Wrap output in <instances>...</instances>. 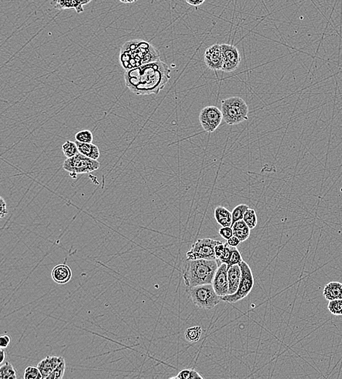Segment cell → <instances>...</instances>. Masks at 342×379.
<instances>
[{
	"instance_id": "obj_1",
	"label": "cell",
	"mask_w": 342,
	"mask_h": 379,
	"mask_svg": "<svg viewBox=\"0 0 342 379\" xmlns=\"http://www.w3.org/2000/svg\"><path fill=\"white\" fill-rule=\"evenodd\" d=\"M170 73L171 70L167 63L159 60L127 69L124 73L125 84L136 95L158 94L170 81Z\"/></svg>"
},
{
	"instance_id": "obj_2",
	"label": "cell",
	"mask_w": 342,
	"mask_h": 379,
	"mask_svg": "<svg viewBox=\"0 0 342 379\" xmlns=\"http://www.w3.org/2000/svg\"><path fill=\"white\" fill-rule=\"evenodd\" d=\"M160 60L159 51L142 40L126 42L120 49V62L123 69H131Z\"/></svg>"
},
{
	"instance_id": "obj_3",
	"label": "cell",
	"mask_w": 342,
	"mask_h": 379,
	"mask_svg": "<svg viewBox=\"0 0 342 379\" xmlns=\"http://www.w3.org/2000/svg\"><path fill=\"white\" fill-rule=\"evenodd\" d=\"M219 264L216 260H188L182 269V277L187 287L212 284Z\"/></svg>"
},
{
	"instance_id": "obj_4",
	"label": "cell",
	"mask_w": 342,
	"mask_h": 379,
	"mask_svg": "<svg viewBox=\"0 0 342 379\" xmlns=\"http://www.w3.org/2000/svg\"><path fill=\"white\" fill-rule=\"evenodd\" d=\"M224 121L233 126L248 120L249 107L241 97H233L221 102Z\"/></svg>"
},
{
	"instance_id": "obj_5",
	"label": "cell",
	"mask_w": 342,
	"mask_h": 379,
	"mask_svg": "<svg viewBox=\"0 0 342 379\" xmlns=\"http://www.w3.org/2000/svg\"><path fill=\"white\" fill-rule=\"evenodd\" d=\"M186 291L193 304L199 309H213L222 301L221 297L216 293L212 284L187 287Z\"/></svg>"
},
{
	"instance_id": "obj_6",
	"label": "cell",
	"mask_w": 342,
	"mask_h": 379,
	"mask_svg": "<svg viewBox=\"0 0 342 379\" xmlns=\"http://www.w3.org/2000/svg\"><path fill=\"white\" fill-rule=\"evenodd\" d=\"M100 167V162L97 160L90 159L80 153L73 157L66 159L63 163V169L73 178L77 177V174H89L97 171Z\"/></svg>"
},
{
	"instance_id": "obj_7",
	"label": "cell",
	"mask_w": 342,
	"mask_h": 379,
	"mask_svg": "<svg viewBox=\"0 0 342 379\" xmlns=\"http://www.w3.org/2000/svg\"><path fill=\"white\" fill-rule=\"evenodd\" d=\"M239 265L241 270V278L239 288L234 294L227 295L221 298L222 301L228 303H237L244 299L251 292L254 287L253 271L250 266L244 261Z\"/></svg>"
},
{
	"instance_id": "obj_8",
	"label": "cell",
	"mask_w": 342,
	"mask_h": 379,
	"mask_svg": "<svg viewBox=\"0 0 342 379\" xmlns=\"http://www.w3.org/2000/svg\"><path fill=\"white\" fill-rule=\"evenodd\" d=\"M221 241L214 239H198L193 243L189 251L187 252L186 257L188 260H216L215 248L217 244Z\"/></svg>"
},
{
	"instance_id": "obj_9",
	"label": "cell",
	"mask_w": 342,
	"mask_h": 379,
	"mask_svg": "<svg viewBox=\"0 0 342 379\" xmlns=\"http://www.w3.org/2000/svg\"><path fill=\"white\" fill-rule=\"evenodd\" d=\"M199 118L201 126L204 131L213 133L222 123L224 117L219 108L216 106H208L201 110Z\"/></svg>"
},
{
	"instance_id": "obj_10",
	"label": "cell",
	"mask_w": 342,
	"mask_h": 379,
	"mask_svg": "<svg viewBox=\"0 0 342 379\" xmlns=\"http://www.w3.org/2000/svg\"><path fill=\"white\" fill-rule=\"evenodd\" d=\"M224 66L222 71L225 72H234L241 63V56L237 48L233 45L221 44Z\"/></svg>"
},
{
	"instance_id": "obj_11",
	"label": "cell",
	"mask_w": 342,
	"mask_h": 379,
	"mask_svg": "<svg viewBox=\"0 0 342 379\" xmlns=\"http://www.w3.org/2000/svg\"><path fill=\"white\" fill-rule=\"evenodd\" d=\"M228 269L227 264L222 263L218 266L212 283L216 293L221 298L229 294Z\"/></svg>"
},
{
	"instance_id": "obj_12",
	"label": "cell",
	"mask_w": 342,
	"mask_h": 379,
	"mask_svg": "<svg viewBox=\"0 0 342 379\" xmlns=\"http://www.w3.org/2000/svg\"><path fill=\"white\" fill-rule=\"evenodd\" d=\"M204 62L212 70H222L224 66L222 49L220 44H214L209 47L204 54Z\"/></svg>"
},
{
	"instance_id": "obj_13",
	"label": "cell",
	"mask_w": 342,
	"mask_h": 379,
	"mask_svg": "<svg viewBox=\"0 0 342 379\" xmlns=\"http://www.w3.org/2000/svg\"><path fill=\"white\" fill-rule=\"evenodd\" d=\"M63 362H64V359L58 356H48L41 360L38 363V368L43 376V379H47L51 373Z\"/></svg>"
},
{
	"instance_id": "obj_14",
	"label": "cell",
	"mask_w": 342,
	"mask_h": 379,
	"mask_svg": "<svg viewBox=\"0 0 342 379\" xmlns=\"http://www.w3.org/2000/svg\"><path fill=\"white\" fill-rule=\"evenodd\" d=\"M92 0H52L51 6L58 10L75 9L77 13L84 11L83 6L89 4Z\"/></svg>"
},
{
	"instance_id": "obj_15",
	"label": "cell",
	"mask_w": 342,
	"mask_h": 379,
	"mask_svg": "<svg viewBox=\"0 0 342 379\" xmlns=\"http://www.w3.org/2000/svg\"><path fill=\"white\" fill-rule=\"evenodd\" d=\"M51 276L57 284H65L72 278V271L70 267L66 264H59L54 268L51 272Z\"/></svg>"
},
{
	"instance_id": "obj_16",
	"label": "cell",
	"mask_w": 342,
	"mask_h": 379,
	"mask_svg": "<svg viewBox=\"0 0 342 379\" xmlns=\"http://www.w3.org/2000/svg\"><path fill=\"white\" fill-rule=\"evenodd\" d=\"M228 269V295H232L239 288L241 278V270L239 265L231 266Z\"/></svg>"
},
{
	"instance_id": "obj_17",
	"label": "cell",
	"mask_w": 342,
	"mask_h": 379,
	"mask_svg": "<svg viewBox=\"0 0 342 379\" xmlns=\"http://www.w3.org/2000/svg\"><path fill=\"white\" fill-rule=\"evenodd\" d=\"M323 296L327 301L342 299V283L331 281L325 286Z\"/></svg>"
},
{
	"instance_id": "obj_18",
	"label": "cell",
	"mask_w": 342,
	"mask_h": 379,
	"mask_svg": "<svg viewBox=\"0 0 342 379\" xmlns=\"http://www.w3.org/2000/svg\"><path fill=\"white\" fill-rule=\"evenodd\" d=\"M215 218L221 227H231L232 213L226 207L218 206L215 210Z\"/></svg>"
},
{
	"instance_id": "obj_19",
	"label": "cell",
	"mask_w": 342,
	"mask_h": 379,
	"mask_svg": "<svg viewBox=\"0 0 342 379\" xmlns=\"http://www.w3.org/2000/svg\"><path fill=\"white\" fill-rule=\"evenodd\" d=\"M79 153L94 160H98L100 156V149L92 143H82L76 141Z\"/></svg>"
},
{
	"instance_id": "obj_20",
	"label": "cell",
	"mask_w": 342,
	"mask_h": 379,
	"mask_svg": "<svg viewBox=\"0 0 342 379\" xmlns=\"http://www.w3.org/2000/svg\"><path fill=\"white\" fill-rule=\"evenodd\" d=\"M231 227L233 229V236H236L241 242L247 240L250 237L251 229L243 219L235 222Z\"/></svg>"
},
{
	"instance_id": "obj_21",
	"label": "cell",
	"mask_w": 342,
	"mask_h": 379,
	"mask_svg": "<svg viewBox=\"0 0 342 379\" xmlns=\"http://www.w3.org/2000/svg\"><path fill=\"white\" fill-rule=\"evenodd\" d=\"M202 335V328L200 326H194L187 328L185 331V338L190 343H196L200 340Z\"/></svg>"
},
{
	"instance_id": "obj_22",
	"label": "cell",
	"mask_w": 342,
	"mask_h": 379,
	"mask_svg": "<svg viewBox=\"0 0 342 379\" xmlns=\"http://www.w3.org/2000/svg\"><path fill=\"white\" fill-rule=\"evenodd\" d=\"M17 379L16 372L10 362H6L0 367V379Z\"/></svg>"
},
{
	"instance_id": "obj_23",
	"label": "cell",
	"mask_w": 342,
	"mask_h": 379,
	"mask_svg": "<svg viewBox=\"0 0 342 379\" xmlns=\"http://www.w3.org/2000/svg\"><path fill=\"white\" fill-rule=\"evenodd\" d=\"M250 208L249 206L247 204H239V205L236 206L233 211H232V225L234 224L235 222L237 221L241 220L244 218V215H245L246 212ZM232 226V225H231Z\"/></svg>"
},
{
	"instance_id": "obj_24",
	"label": "cell",
	"mask_w": 342,
	"mask_h": 379,
	"mask_svg": "<svg viewBox=\"0 0 342 379\" xmlns=\"http://www.w3.org/2000/svg\"><path fill=\"white\" fill-rule=\"evenodd\" d=\"M62 151L63 155L67 159L76 156L79 153L78 148H77L76 142H72V141L67 140L63 144Z\"/></svg>"
},
{
	"instance_id": "obj_25",
	"label": "cell",
	"mask_w": 342,
	"mask_h": 379,
	"mask_svg": "<svg viewBox=\"0 0 342 379\" xmlns=\"http://www.w3.org/2000/svg\"><path fill=\"white\" fill-rule=\"evenodd\" d=\"M171 379H203L204 377L201 376L197 371L193 369H184L179 371L176 377H171Z\"/></svg>"
},
{
	"instance_id": "obj_26",
	"label": "cell",
	"mask_w": 342,
	"mask_h": 379,
	"mask_svg": "<svg viewBox=\"0 0 342 379\" xmlns=\"http://www.w3.org/2000/svg\"><path fill=\"white\" fill-rule=\"evenodd\" d=\"M243 220L250 229H254L258 224V216L253 209L249 208L244 215Z\"/></svg>"
},
{
	"instance_id": "obj_27",
	"label": "cell",
	"mask_w": 342,
	"mask_h": 379,
	"mask_svg": "<svg viewBox=\"0 0 342 379\" xmlns=\"http://www.w3.org/2000/svg\"><path fill=\"white\" fill-rule=\"evenodd\" d=\"M328 309L330 313L335 316L342 315V299L333 300L330 301L328 305Z\"/></svg>"
},
{
	"instance_id": "obj_28",
	"label": "cell",
	"mask_w": 342,
	"mask_h": 379,
	"mask_svg": "<svg viewBox=\"0 0 342 379\" xmlns=\"http://www.w3.org/2000/svg\"><path fill=\"white\" fill-rule=\"evenodd\" d=\"M75 139L77 142H82V143H92L94 136L89 130H83L75 134Z\"/></svg>"
},
{
	"instance_id": "obj_29",
	"label": "cell",
	"mask_w": 342,
	"mask_h": 379,
	"mask_svg": "<svg viewBox=\"0 0 342 379\" xmlns=\"http://www.w3.org/2000/svg\"><path fill=\"white\" fill-rule=\"evenodd\" d=\"M24 378L25 379H43L38 366H27L24 371Z\"/></svg>"
},
{
	"instance_id": "obj_30",
	"label": "cell",
	"mask_w": 342,
	"mask_h": 379,
	"mask_svg": "<svg viewBox=\"0 0 342 379\" xmlns=\"http://www.w3.org/2000/svg\"><path fill=\"white\" fill-rule=\"evenodd\" d=\"M242 261V256H241L240 252L239 251V250L236 247H233L231 255H230V258H229L228 263H227L228 268L233 265H239Z\"/></svg>"
},
{
	"instance_id": "obj_31",
	"label": "cell",
	"mask_w": 342,
	"mask_h": 379,
	"mask_svg": "<svg viewBox=\"0 0 342 379\" xmlns=\"http://www.w3.org/2000/svg\"><path fill=\"white\" fill-rule=\"evenodd\" d=\"M65 361L59 365L52 373L47 379H60L63 378V374L65 372Z\"/></svg>"
},
{
	"instance_id": "obj_32",
	"label": "cell",
	"mask_w": 342,
	"mask_h": 379,
	"mask_svg": "<svg viewBox=\"0 0 342 379\" xmlns=\"http://www.w3.org/2000/svg\"><path fill=\"white\" fill-rule=\"evenodd\" d=\"M219 234L223 239L227 241L233 236V229L232 227H222L219 230Z\"/></svg>"
},
{
	"instance_id": "obj_33",
	"label": "cell",
	"mask_w": 342,
	"mask_h": 379,
	"mask_svg": "<svg viewBox=\"0 0 342 379\" xmlns=\"http://www.w3.org/2000/svg\"><path fill=\"white\" fill-rule=\"evenodd\" d=\"M225 252V244L220 242L217 244L215 248V253H216V259H219Z\"/></svg>"
},
{
	"instance_id": "obj_34",
	"label": "cell",
	"mask_w": 342,
	"mask_h": 379,
	"mask_svg": "<svg viewBox=\"0 0 342 379\" xmlns=\"http://www.w3.org/2000/svg\"><path fill=\"white\" fill-rule=\"evenodd\" d=\"M8 213L7 209V204L2 197L0 198V217L3 218Z\"/></svg>"
},
{
	"instance_id": "obj_35",
	"label": "cell",
	"mask_w": 342,
	"mask_h": 379,
	"mask_svg": "<svg viewBox=\"0 0 342 379\" xmlns=\"http://www.w3.org/2000/svg\"><path fill=\"white\" fill-rule=\"evenodd\" d=\"M10 341H11V338H10L9 335H1L0 337V347L2 348V349H5V348L9 346Z\"/></svg>"
},
{
	"instance_id": "obj_36",
	"label": "cell",
	"mask_w": 342,
	"mask_h": 379,
	"mask_svg": "<svg viewBox=\"0 0 342 379\" xmlns=\"http://www.w3.org/2000/svg\"><path fill=\"white\" fill-rule=\"evenodd\" d=\"M241 241L236 236H233L227 240V244L230 247H237L241 244Z\"/></svg>"
},
{
	"instance_id": "obj_37",
	"label": "cell",
	"mask_w": 342,
	"mask_h": 379,
	"mask_svg": "<svg viewBox=\"0 0 342 379\" xmlns=\"http://www.w3.org/2000/svg\"><path fill=\"white\" fill-rule=\"evenodd\" d=\"M185 1L190 5L197 7V6H200L201 4H202L206 0H185Z\"/></svg>"
},
{
	"instance_id": "obj_38",
	"label": "cell",
	"mask_w": 342,
	"mask_h": 379,
	"mask_svg": "<svg viewBox=\"0 0 342 379\" xmlns=\"http://www.w3.org/2000/svg\"><path fill=\"white\" fill-rule=\"evenodd\" d=\"M0 357H1V359H0V363H2L6 358L5 352L3 350L2 348H1V349H0Z\"/></svg>"
},
{
	"instance_id": "obj_39",
	"label": "cell",
	"mask_w": 342,
	"mask_h": 379,
	"mask_svg": "<svg viewBox=\"0 0 342 379\" xmlns=\"http://www.w3.org/2000/svg\"><path fill=\"white\" fill-rule=\"evenodd\" d=\"M120 2L125 3V4H131V3L136 2L137 0H119Z\"/></svg>"
}]
</instances>
